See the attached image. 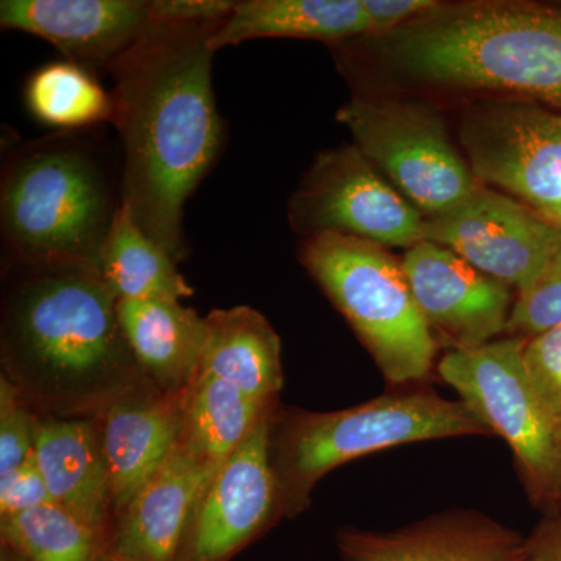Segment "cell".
Here are the masks:
<instances>
[{"label":"cell","mask_w":561,"mask_h":561,"mask_svg":"<svg viewBox=\"0 0 561 561\" xmlns=\"http://www.w3.org/2000/svg\"><path fill=\"white\" fill-rule=\"evenodd\" d=\"M434 0H362L373 32H391L435 9Z\"/></svg>","instance_id":"obj_31"},{"label":"cell","mask_w":561,"mask_h":561,"mask_svg":"<svg viewBox=\"0 0 561 561\" xmlns=\"http://www.w3.org/2000/svg\"><path fill=\"white\" fill-rule=\"evenodd\" d=\"M300 260L389 381H420L430 375L435 341L402 262L378 243L341 232L306 238Z\"/></svg>","instance_id":"obj_5"},{"label":"cell","mask_w":561,"mask_h":561,"mask_svg":"<svg viewBox=\"0 0 561 561\" xmlns=\"http://www.w3.org/2000/svg\"><path fill=\"white\" fill-rule=\"evenodd\" d=\"M221 24L153 21L108 69L124 151L121 203L176 264L187 254L184 206L224 142L210 49Z\"/></svg>","instance_id":"obj_1"},{"label":"cell","mask_w":561,"mask_h":561,"mask_svg":"<svg viewBox=\"0 0 561 561\" xmlns=\"http://www.w3.org/2000/svg\"><path fill=\"white\" fill-rule=\"evenodd\" d=\"M217 470L179 443L117 513L110 553L125 561H181L195 511Z\"/></svg>","instance_id":"obj_15"},{"label":"cell","mask_w":561,"mask_h":561,"mask_svg":"<svg viewBox=\"0 0 561 561\" xmlns=\"http://www.w3.org/2000/svg\"><path fill=\"white\" fill-rule=\"evenodd\" d=\"M98 561H125V560L117 559V557L113 556V553L106 552L105 556H103L102 559L98 560Z\"/></svg>","instance_id":"obj_33"},{"label":"cell","mask_w":561,"mask_h":561,"mask_svg":"<svg viewBox=\"0 0 561 561\" xmlns=\"http://www.w3.org/2000/svg\"><path fill=\"white\" fill-rule=\"evenodd\" d=\"M557 442H559V448L561 454V421L557 423Z\"/></svg>","instance_id":"obj_34"},{"label":"cell","mask_w":561,"mask_h":561,"mask_svg":"<svg viewBox=\"0 0 561 561\" xmlns=\"http://www.w3.org/2000/svg\"><path fill=\"white\" fill-rule=\"evenodd\" d=\"M278 502L267 413L209 482L181 561H230L268 526Z\"/></svg>","instance_id":"obj_12"},{"label":"cell","mask_w":561,"mask_h":561,"mask_svg":"<svg viewBox=\"0 0 561 561\" xmlns=\"http://www.w3.org/2000/svg\"><path fill=\"white\" fill-rule=\"evenodd\" d=\"M490 434L461 401L404 393L328 413H301L284 427L276 449L279 497L289 515L306 505L327 472L368 454L409 443Z\"/></svg>","instance_id":"obj_6"},{"label":"cell","mask_w":561,"mask_h":561,"mask_svg":"<svg viewBox=\"0 0 561 561\" xmlns=\"http://www.w3.org/2000/svg\"><path fill=\"white\" fill-rule=\"evenodd\" d=\"M46 504L54 501L35 456L9 474L0 476V515H14Z\"/></svg>","instance_id":"obj_29"},{"label":"cell","mask_w":561,"mask_h":561,"mask_svg":"<svg viewBox=\"0 0 561 561\" xmlns=\"http://www.w3.org/2000/svg\"><path fill=\"white\" fill-rule=\"evenodd\" d=\"M461 140L476 179L561 216V114L526 103H490L471 111Z\"/></svg>","instance_id":"obj_10"},{"label":"cell","mask_w":561,"mask_h":561,"mask_svg":"<svg viewBox=\"0 0 561 561\" xmlns=\"http://www.w3.org/2000/svg\"><path fill=\"white\" fill-rule=\"evenodd\" d=\"M290 219L313 236L341 232L378 243L409 247L424 241L419 209L382 179L356 146L320 154L291 198Z\"/></svg>","instance_id":"obj_9"},{"label":"cell","mask_w":561,"mask_h":561,"mask_svg":"<svg viewBox=\"0 0 561 561\" xmlns=\"http://www.w3.org/2000/svg\"><path fill=\"white\" fill-rule=\"evenodd\" d=\"M24 268L3 312V360L21 391L66 405L108 404L140 373L95 267ZM142 375V373H140Z\"/></svg>","instance_id":"obj_2"},{"label":"cell","mask_w":561,"mask_h":561,"mask_svg":"<svg viewBox=\"0 0 561 561\" xmlns=\"http://www.w3.org/2000/svg\"><path fill=\"white\" fill-rule=\"evenodd\" d=\"M337 121L391 186L431 219L449 213L478 191L474 175L454 149L440 116L408 102L356 98Z\"/></svg>","instance_id":"obj_8"},{"label":"cell","mask_w":561,"mask_h":561,"mask_svg":"<svg viewBox=\"0 0 561 561\" xmlns=\"http://www.w3.org/2000/svg\"><path fill=\"white\" fill-rule=\"evenodd\" d=\"M556 327H561V227L545 272L513 305L507 331L530 337Z\"/></svg>","instance_id":"obj_26"},{"label":"cell","mask_w":561,"mask_h":561,"mask_svg":"<svg viewBox=\"0 0 561 561\" xmlns=\"http://www.w3.org/2000/svg\"><path fill=\"white\" fill-rule=\"evenodd\" d=\"M36 423L24 394L10 378L0 379V476L16 470L33 456Z\"/></svg>","instance_id":"obj_27"},{"label":"cell","mask_w":561,"mask_h":561,"mask_svg":"<svg viewBox=\"0 0 561 561\" xmlns=\"http://www.w3.org/2000/svg\"><path fill=\"white\" fill-rule=\"evenodd\" d=\"M119 206L102 162L79 144H35L3 171V239L27 267L84 265L99 271Z\"/></svg>","instance_id":"obj_4"},{"label":"cell","mask_w":561,"mask_h":561,"mask_svg":"<svg viewBox=\"0 0 561 561\" xmlns=\"http://www.w3.org/2000/svg\"><path fill=\"white\" fill-rule=\"evenodd\" d=\"M524 364L542 404L561 421V327L530 335L524 342Z\"/></svg>","instance_id":"obj_28"},{"label":"cell","mask_w":561,"mask_h":561,"mask_svg":"<svg viewBox=\"0 0 561 561\" xmlns=\"http://www.w3.org/2000/svg\"><path fill=\"white\" fill-rule=\"evenodd\" d=\"M36 463L54 504L110 535L113 504L101 426L83 419H47L36 423Z\"/></svg>","instance_id":"obj_18"},{"label":"cell","mask_w":561,"mask_h":561,"mask_svg":"<svg viewBox=\"0 0 561 561\" xmlns=\"http://www.w3.org/2000/svg\"><path fill=\"white\" fill-rule=\"evenodd\" d=\"M343 561H524L526 541L501 524L453 513L394 531L342 530Z\"/></svg>","instance_id":"obj_17"},{"label":"cell","mask_w":561,"mask_h":561,"mask_svg":"<svg viewBox=\"0 0 561 561\" xmlns=\"http://www.w3.org/2000/svg\"><path fill=\"white\" fill-rule=\"evenodd\" d=\"M117 319L140 373L168 393L190 390L208 339L205 317L179 300H119Z\"/></svg>","instance_id":"obj_19"},{"label":"cell","mask_w":561,"mask_h":561,"mask_svg":"<svg viewBox=\"0 0 561 561\" xmlns=\"http://www.w3.org/2000/svg\"><path fill=\"white\" fill-rule=\"evenodd\" d=\"M271 401L251 398L231 382L198 373L184 401L180 445L220 468L268 413Z\"/></svg>","instance_id":"obj_22"},{"label":"cell","mask_w":561,"mask_h":561,"mask_svg":"<svg viewBox=\"0 0 561 561\" xmlns=\"http://www.w3.org/2000/svg\"><path fill=\"white\" fill-rule=\"evenodd\" d=\"M208 339L201 370L271 401L283 387L280 341L264 316L249 306L214 309L205 317Z\"/></svg>","instance_id":"obj_21"},{"label":"cell","mask_w":561,"mask_h":561,"mask_svg":"<svg viewBox=\"0 0 561 561\" xmlns=\"http://www.w3.org/2000/svg\"><path fill=\"white\" fill-rule=\"evenodd\" d=\"M383 44L390 60L415 79L561 108V10L522 2L438 3L387 33Z\"/></svg>","instance_id":"obj_3"},{"label":"cell","mask_w":561,"mask_h":561,"mask_svg":"<svg viewBox=\"0 0 561 561\" xmlns=\"http://www.w3.org/2000/svg\"><path fill=\"white\" fill-rule=\"evenodd\" d=\"M371 33L362 0H243L210 38L214 51L261 38L339 43Z\"/></svg>","instance_id":"obj_20"},{"label":"cell","mask_w":561,"mask_h":561,"mask_svg":"<svg viewBox=\"0 0 561 561\" xmlns=\"http://www.w3.org/2000/svg\"><path fill=\"white\" fill-rule=\"evenodd\" d=\"M557 220H560V221H561V216H560V217H559V219H557Z\"/></svg>","instance_id":"obj_35"},{"label":"cell","mask_w":561,"mask_h":561,"mask_svg":"<svg viewBox=\"0 0 561 561\" xmlns=\"http://www.w3.org/2000/svg\"><path fill=\"white\" fill-rule=\"evenodd\" d=\"M524 337L502 339L442 357L438 375L460 401L511 445L531 489L561 493L557 421L542 404L524 364Z\"/></svg>","instance_id":"obj_7"},{"label":"cell","mask_w":561,"mask_h":561,"mask_svg":"<svg viewBox=\"0 0 561 561\" xmlns=\"http://www.w3.org/2000/svg\"><path fill=\"white\" fill-rule=\"evenodd\" d=\"M25 102L36 119L76 130L113 119L111 94L88 70L72 62H51L36 70L25 88Z\"/></svg>","instance_id":"obj_25"},{"label":"cell","mask_w":561,"mask_h":561,"mask_svg":"<svg viewBox=\"0 0 561 561\" xmlns=\"http://www.w3.org/2000/svg\"><path fill=\"white\" fill-rule=\"evenodd\" d=\"M99 273L117 300H183L192 290L176 262L122 205L103 243Z\"/></svg>","instance_id":"obj_23"},{"label":"cell","mask_w":561,"mask_h":561,"mask_svg":"<svg viewBox=\"0 0 561 561\" xmlns=\"http://www.w3.org/2000/svg\"><path fill=\"white\" fill-rule=\"evenodd\" d=\"M559 497H560V501H561V493H560V496H559Z\"/></svg>","instance_id":"obj_36"},{"label":"cell","mask_w":561,"mask_h":561,"mask_svg":"<svg viewBox=\"0 0 561 561\" xmlns=\"http://www.w3.org/2000/svg\"><path fill=\"white\" fill-rule=\"evenodd\" d=\"M561 561V519L542 524L526 541V560Z\"/></svg>","instance_id":"obj_32"},{"label":"cell","mask_w":561,"mask_h":561,"mask_svg":"<svg viewBox=\"0 0 561 561\" xmlns=\"http://www.w3.org/2000/svg\"><path fill=\"white\" fill-rule=\"evenodd\" d=\"M153 21L214 24L225 22L234 10L230 0H151L147 2Z\"/></svg>","instance_id":"obj_30"},{"label":"cell","mask_w":561,"mask_h":561,"mask_svg":"<svg viewBox=\"0 0 561 561\" xmlns=\"http://www.w3.org/2000/svg\"><path fill=\"white\" fill-rule=\"evenodd\" d=\"M0 531L14 561H98L110 552V535L57 504L2 516Z\"/></svg>","instance_id":"obj_24"},{"label":"cell","mask_w":561,"mask_h":561,"mask_svg":"<svg viewBox=\"0 0 561 561\" xmlns=\"http://www.w3.org/2000/svg\"><path fill=\"white\" fill-rule=\"evenodd\" d=\"M559 234L560 227L518 202L481 187L449 213L426 220L424 227V241L448 247L519 294L540 278Z\"/></svg>","instance_id":"obj_11"},{"label":"cell","mask_w":561,"mask_h":561,"mask_svg":"<svg viewBox=\"0 0 561 561\" xmlns=\"http://www.w3.org/2000/svg\"><path fill=\"white\" fill-rule=\"evenodd\" d=\"M402 268L431 330L454 350L476 348L507 331L511 287L491 278L456 251L423 241L409 249Z\"/></svg>","instance_id":"obj_13"},{"label":"cell","mask_w":561,"mask_h":561,"mask_svg":"<svg viewBox=\"0 0 561 561\" xmlns=\"http://www.w3.org/2000/svg\"><path fill=\"white\" fill-rule=\"evenodd\" d=\"M186 394L133 383L105 405L101 431L116 515L179 446Z\"/></svg>","instance_id":"obj_16"},{"label":"cell","mask_w":561,"mask_h":561,"mask_svg":"<svg viewBox=\"0 0 561 561\" xmlns=\"http://www.w3.org/2000/svg\"><path fill=\"white\" fill-rule=\"evenodd\" d=\"M138 0H2L0 25L39 36L88 72L111 68L150 27Z\"/></svg>","instance_id":"obj_14"}]
</instances>
